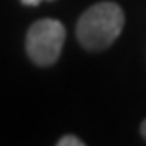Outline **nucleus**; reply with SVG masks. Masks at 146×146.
I'll list each match as a JSON object with an SVG mask.
<instances>
[{
  "instance_id": "1",
  "label": "nucleus",
  "mask_w": 146,
  "mask_h": 146,
  "mask_svg": "<svg viewBox=\"0 0 146 146\" xmlns=\"http://www.w3.org/2000/svg\"><path fill=\"white\" fill-rule=\"evenodd\" d=\"M125 16L118 4L99 2L81 14L76 25V35L88 51H102L116 40L123 30Z\"/></svg>"
},
{
  "instance_id": "2",
  "label": "nucleus",
  "mask_w": 146,
  "mask_h": 146,
  "mask_svg": "<svg viewBox=\"0 0 146 146\" xmlns=\"http://www.w3.org/2000/svg\"><path fill=\"white\" fill-rule=\"evenodd\" d=\"M65 40V27L58 19H39L28 28L27 53L39 67H49L58 60Z\"/></svg>"
},
{
  "instance_id": "3",
  "label": "nucleus",
  "mask_w": 146,
  "mask_h": 146,
  "mask_svg": "<svg viewBox=\"0 0 146 146\" xmlns=\"http://www.w3.org/2000/svg\"><path fill=\"white\" fill-rule=\"evenodd\" d=\"M56 144L58 146H85V143L79 137H76V135H64V137H60Z\"/></svg>"
},
{
  "instance_id": "4",
  "label": "nucleus",
  "mask_w": 146,
  "mask_h": 146,
  "mask_svg": "<svg viewBox=\"0 0 146 146\" xmlns=\"http://www.w3.org/2000/svg\"><path fill=\"white\" fill-rule=\"evenodd\" d=\"M40 2H42V0H21V4H25V5H39Z\"/></svg>"
},
{
  "instance_id": "5",
  "label": "nucleus",
  "mask_w": 146,
  "mask_h": 146,
  "mask_svg": "<svg viewBox=\"0 0 146 146\" xmlns=\"http://www.w3.org/2000/svg\"><path fill=\"white\" fill-rule=\"evenodd\" d=\"M141 135L144 137V141H146V120L141 123Z\"/></svg>"
}]
</instances>
